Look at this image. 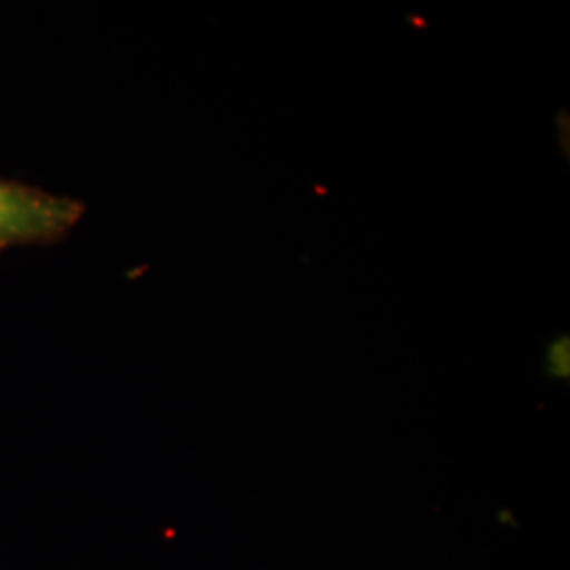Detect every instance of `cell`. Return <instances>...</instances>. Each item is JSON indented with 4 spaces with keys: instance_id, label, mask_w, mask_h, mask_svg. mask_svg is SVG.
I'll list each match as a JSON object with an SVG mask.
<instances>
[{
    "instance_id": "1",
    "label": "cell",
    "mask_w": 570,
    "mask_h": 570,
    "mask_svg": "<svg viewBox=\"0 0 570 570\" xmlns=\"http://www.w3.org/2000/svg\"><path fill=\"white\" fill-rule=\"evenodd\" d=\"M87 214V205L32 184L0 178V252L7 247L63 242Z\"/></svg>"
},
{
    "instance_id": "2",
    "label": "cell",
    "mask_w": 570,
    "mask_h": 570,
    "mask_svg": "<svg viewBox=\"0 0 570 570\" xmlns=\"http://www.w3.org/2000/svg\"><path fill=\"white\" fill-rule=\"evenodd\" d=\"M543 370L551 379L569 381L570 379V336L560 334L546 346Z\"/></svg>"
},
{
    "instance_id": "3",
    "label": "cell",
    "mask_w": 570,
    "mask_h": 570,
    "mask_svg": "<svg viewBox=\"0 0 570 570\" xmlns=\"http://www.w3.org/2000/svg\"><path fill=\"white\" fill-rule=\"evenodd\" d=\"M556 122H558V138H560V148L564 150V157H569V148H570V117L567 110H560L558 112V117H556Z\"/></svg>"
},
{
    "instance_id": "4",
    "label": "cell",
    "mask_w": 570,
    "mask_h": 570,
    "mask_svg": "<svg viewBox=\"0 0 570 570\" xmlns=\"http://www.w3.org/2000/svg\"><path fill=\"white\" fill-rule=\"evenodd\" d=\"M407 21H414V23H419L416 28H428V21L419 20V18H414V16H407Z\"/></svg>"
}]
</instances>
